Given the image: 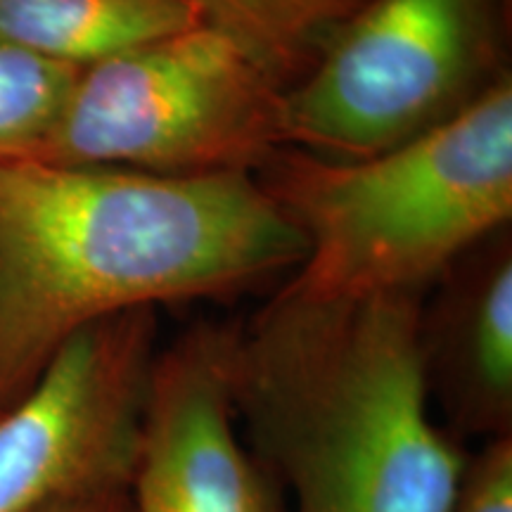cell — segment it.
I'll list each match as a JSON object with an SVG mask.
<instances>
[{"mask_svg":"<svg viewBox=\"0 0 512 512\" xmlns=\"http://www.w3.org/2000/svg\"><path fill=\"white\" fill-rule=\"evenodd\" d=\"M304 252L256 176L0 162V413L95 320L238 294Z\"/></svg>","mask_w":512,"mask_h":512,"instance_id":"cell-1","label":"cell"},{"mask_svg":"<svg viewBox=\"0 0 512 512\" xmlns=\"http://www.w3.org/2000/svg\"><path fill=\"white\" fill-rule=\"evenodd\" d=\"M427 294L275 292L233 323L230 394L287 512H448L470 451L434 418L420 349Z\"/></svg>","mask_w":512,"mask_h":512,"instance_id":"cell-2","label":"cell"},{"mask_svg":"<svg viewBox=\"0 0 512 512\" xmlns=\"http://www.w3.org/2000/svg\"><path fill=\"white\" fill-rule=\"evenodd\" d=\"M256 181L306 245L283 294H427L460 256L510 226V72L406 143L363 159L283 147Z\"/></svg>","mask_w":512,"mask_h":512,"instance_id":"cell-3","label":"cell"},{"mask_svg":"<svg viewBox=\"0 0 512 512\" xmlns=\"http://www.w3.org/2000/svg\"><path fill=\"white\" fill-rule=\"evenodd\" d=\"M285 91L233 38L197 24L81 67L19 162L256 176L290 147Z\"/></svg>","mask_w":512,"mask_h":512,"instance_id":"cell-4","label":"cell"},{"mask_svg":"<svg viewBox=\"0 0 512 512\" xmlns=\"http://www.w3.org/2000/svg\"><path fill=\"white\" fill-rule=\"evenodd\" d=\"M512 0H363L285 91L290 147L363 159L444 124L503 69Z\"/></svg>","mask_w":512,"mask_h":512,"instance_id":"cell-5","label":"cell"},{"mask_svg":"<svg viewBox=\"0 0 512 512\" xmlns=\"http://www.w3.org/2000/svg\"><path fill=\"white\" fill-rule=\"evenodd\" d=\"M159 309L95 320L0 413V512H48L128 491L143 444Z\"/></svg>","mask_w":512,"mask_h":512,"instance_id":"cell-6","label":"cell"},{"mask_svg":"<svg viewBox=\"0 0 512 512\" xmlns=\"http://www.w3.org/2000/svg\"><path fill=\"white\" fill-rule=\"evenodd\" d=\"M230 344L233 323H197L159 349L128 489L133 512H287L238 430Z\"/></svg>","mask_w":512,"mask_h":512,"instance_id":"cell-7","label":"cell"},{"mask_svg":"<svg viewBox=\"0 0 512 512\" xmlns=\"http://www.w3.org/2000/svg\"><path fill=\"white\" fill-rule=\"evenodd\" d=\"M420 313L427 392L458 441L512 437V242H479L437 280Z\"/></svg>","mask_w":512,"mask_h":512,"instance_id":"cell-8","label":"cell"},{"mask_svg":"<svg viewBox=\"0 0 512 512\" xmlns=\"http://www.w3.org/2000/svg\"><path fill=\"white\" fill-rule=\"evenodd\" d=\"M197 24L190 0H0V36L74 69Z\"/></svg>","mask_w":512,"mask_h":512,"instance_id":"cell-9","label":"cell"},{"mask_svg":"<svg viewBox=\"0 0 512 512\" xmlns=\"http://www.w3.org/2000/svg\"><path fill=\"white\" fill-rule=\"evenodd\" d=\"M204 24L247 50L283 88L309 72L363 0H190Z\"/></svg>","mask_w":512,"mask_h":512,"instance_id":"cell-10","label":"cell"},{"mask_svg":"<svg viewBox=\"0 0 512 512\" xmlns=\"http://www.w3.org/2000/svg\"><path fill=\"white\" fill-rule=\"evenodd\" d=\"M76 72L0 36V162H19L41 140Z\"/></svg>","mask_w":512,"mask_h":512,"instance_id":"cell-11","label":"cell"},{"mask_svg":"<svg viewBox=\"0 0 512 512\" xmlns=\"http://www.w3.org/2000/svg\"><path fill=\"white\" fill-rule=\"evenodd\" d=\"M448 512H512V437L484 441L470 453Z\"/></svg>","mask_w":512,"mask_h":512,"instance_id":"cell-12","label":"cell"},{"mask_svg":"<svg viewBox=\"0 0 512 512\" xmlns=\"http://www.w3.org/2000/svg\"><path fill=\"white\" fill-rule=\"evenodd\" d=\"M64 512H133V505L128 491H114V494H102L91 501L69 505Z\"/></svg>","mask_w":512,"mask_h":512,"instance_id":"cell-13","label":"cell"},{"mask_svg":"<svg viewBox=\"0 0 512 512\" xmlns=\"http://www.w3.org/2000/svg\"><path fill=\"white\" fill-rule=\"evenodd\" d=\"M67 508H69V505H67ZM48 512H64V508H55V510H48Z\"/></svg>","mask_w":512,"mask_h":512,"instance_id":"cell-14","label":"cell"}]
</instances>
